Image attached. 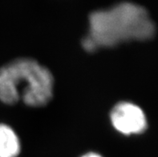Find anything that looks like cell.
<instances>
[{"instance_id":"5","label":"cell","mask_w":158,"mask_h":157,"mask_svg":"<svg viewBox=\"0 0 158 157\" xmlns=\"http://www.w3.org/2000/svg\"><path fill=\"white\" fill-rule=\"evenodd\" d=\"M82 157H102V156H101V155H98V154L92 153V152H91V153L85 154V155H83Z\"/></svg>"},{"instance_id":"2","label":"cell","mask_w":158,"mask_h":157,"mask_svg":"<svg viewBox=\"0 0 158 157\" xmlns=\"http://www.w3.org/2000/svg\"><path fill=\"white\" fill-rule=\"evenodd\" d=\"M52 92V73L32 59H17L0 68V100L5 104L22 100L31 107H41L50 101Z\"/></svg>"},{"instance_id":"4","label":"cell","mask_w":158,"mask_h":157,"mask_svg":"<svg viewBox=\"0 0 158 157\" xmlns=\"http://www.w3.org/2000/svg\"><path fill=\"white\" fill-rule=\"evenodd\" d=\"M19 151V140L15 131L0 123V157H16Z\"/></svg>"},{"instance_id":"1","label":"cell","mask_w":158,"mask_h":157,"mask_svg":"<svg viewBox=\"0 0 158 157\" xmlns=\"http://www.w3.org/2000/svg\"><path fill=\"white\" fill-rule=\"evenodd\" d=\"M155 34V25L143 6L121 2L89 16V31L83 39L87 52L112 48L123 42L144 41Z\"/></svg>"},{"instance_id":"3","label":"cell","mask_w":158,"mask_h":157,"mask_svg":"<svg viewBox=\"0 0 158 157\" xmlns=\"http://www.w3.org/2000/svg\"><path fill=\"white\" fill-rule=\"evenodd\" d=\"M112 125L124 135L140 134L147 128V119L138 106L128 102L116 104L110 114Z\"/></svg>"}]
</instances>
